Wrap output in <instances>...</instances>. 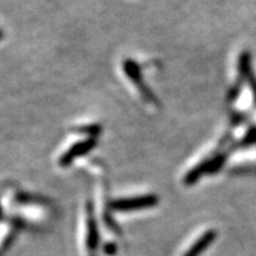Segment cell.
Returning a JSON list of instances; mask_svg holds the SVG:
<instances>
[{
  "mask_svg": "<svg viewBox=\"0 0 256 256\" xmlns=\"http://www.w3.org/2000/svg\"><path fill=\"white\" fill-rule=\"evenodd\" d=\"M104 252H106L107 255H114L115 252H116V247H115V244H107L104 249Z\"/></svg>",
  "mask_w": 256,
  "mask_h": 256,
  "instance_id": "5b68a950",
  "label": "cell"
},
{
  "mask_svg": "<svg viewBox=\"0 0 256 256\" xmlns=\"http://www.w3.org/2000/svg\"><path fill=\"white\" fill-rule=\"evenodd\" d=\"M156 202H158L156 197L148 194V196H140L136 198H128V200H115L110 204V206L118 211H133L151 208L156 206Z\"/></svg>",
  "mask_w": 256,
  "mask_h": 256,
  "instance_id": "6da1fadb",
  "label": "cell"
},
{
  "mask_svg": "<svg viewBox=\"0 0 256 256\" xmlns=\"http://www.w3.org/2000/svg\"><path fill=\"white\" fill-rule=\"evenodd\" d=\"M94 146H95V142L92 139H88L80 144H76V145H74L72 148H70L69 151L66 152L62 158H60V165L62 166L69 165L74 159L78 158L80 156L84 154V153H87L88 151H90Z\"/></svg>",
  "mask_w": 256,
  "mask_h": 256,
  "instance_id": "7a4b0ae2",
  "label": "cell"
},
{
  "mask_svg": "<svg viewBox=\"0 0 256 256\" xmlns=\"http://www.w3.org/2000/svg\"><path fill=\"white\" fill-rule=\"evenodd\" d=\"M215 238H216L215 232H206L196 243H194V246H192V248L184 256H198L200 254H202V252L209 247L211 242L215 240Z\"/></svg>",
  "mask_w": 256,
  "mask_h": 256,
  "instance_id": "3957f363",
  "label": "cell"
},
{
  "mask_svg": "<svg viewBox=\"0 0 256 256\" xmlns=\"http://www.w3.org/2000/svg\"><path fill=\"white\" fill-rule=\"evenodd\" d=\"M98 226H96V222L94 217L92 215L89 216L88 220V234H87V246L89 249H95L98 247Z\"/></svg>",
  "mask_w": 256,
  "mask_h": 256,
  "instance_id": "277c9868",
  "label": "cell"
}]
</instances>
